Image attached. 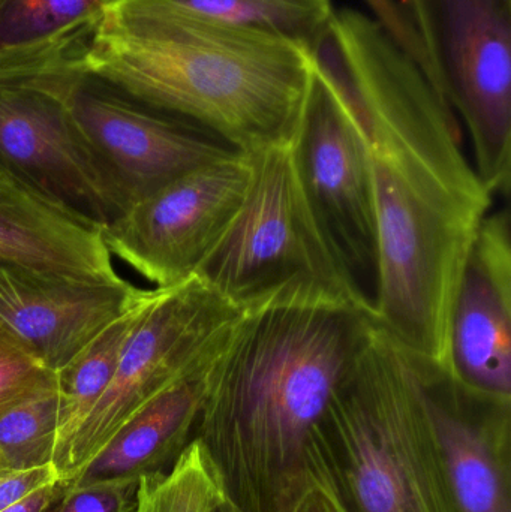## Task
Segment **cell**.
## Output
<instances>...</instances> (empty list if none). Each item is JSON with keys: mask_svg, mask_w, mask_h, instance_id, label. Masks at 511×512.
<instances>
[{"mask_svg": "<svg viewBox=\"0 0 511 512\" xmlns=\"http://www.w3.org/2000/svg\"><path fill=\"white\" fill-rule=\"evenodd\" d=\"M377 324L362 307L269 301L240 310L210 364L195 429L240 512H293L314 486L312 432Z\"/></svg>", "mask_w": 511, "mask_h": 512, "instance_id": "cell-1", "label": "cell"}, {"mask_svg": "<svg viewBox=\"0 0 511 512\" xmlns=\"http://www.w3.org/2000/svg\"><path fill=\"white\" fill-rule=\"evenodd\" d=\"M78 65L243 153L293 143L315 81L311 48L170 0H113Z\"/></svg>", "mask_w": 511, "mask_h": 512, "instance_id": "cell-2", "label": "cell"}, {"mask_svg": "<svg viewBox=\"0 0 511 512\" xmlns=\"http://www.w3.org/2000/svg\"><path fill=\"white\" fill-rule=\"evenodd\" d=\"M365 134L377 222L372 318L408 357L447 369L453 306L492 197L474 171Z\"/></svg>", "mask_w": 511, "mask_h": 512, "instance_id": "cell-3", "label": "cell"}, {"mask_svg": "<svg viewBox=\"0 0 511 512\" xmlns=\"http://www.w3.org/2000/svg\"><path fill=\"white\" fill-rule=\"evenodd\" d=\"M308 469L342 512H455L413 372L380 328L312 432Z\"/></svg>", "mask_w": 511, "mask_h": 512, "instance_id": "cell-4", "label": "cell"}, {"mask_svg": "<svg viewBox=\"0 0 511 512\" xmlns=\"http://www.w3.org/2000/svg\"><path fill=\"white\" fill-rule=\"evenodd\" d=\"M251 156L239 212L198 268L237 310L269 301L371 304L324 236L294 159L293 143Z\"/></svg>", "mask_w": 511, "mask_h": 512, "instance_id": "cell-5", "label": "cell"}, {"mask_svg": "<svg viewBox=\"0 0 511 512\" xmlns=\"http://www.w3.org/2000/svg\"><path fill=\"white\" fill-rule=\"evenodd\" d=\"M429 78L464 122L474 171L495 197L511 186V0H401Z\"/></svg>", "mask_w": 511, "mask_h": 512, "instance_id": "cell-6", "label": "cell"}, {"mask_svg": "<svg viewBox=\"0 0 511 512\" xmlns=\"http://www.w3.org/2000/svg\"><path fill=\"white\" fill-rule=\"evenodd\" d=\"M239 313L197 274L171 288H155L104 396L80 424L57 463L60 481L68 486L143 403L210 360L221 349Z\"/></svg>", "mask_w": 511, "mask_h": 512, "instance_id": "cell-7", "label": "cell"}, {"mask_svg": "<svg viewBox=\"0 0 511 512\" xmlns=\"http://www.w3.org/2000/svg\"><path fill=\"white\" fill-rule=\"evenodd\" d=\"M293 152L312 212L372 310L377 222L368 147L344 84L317 51L314 87Z\"/></svg>", "mask_w": 511, "mask_h": 512, "instance_id": "cell-8", "label": "cell"}, {"mask_svg": "<svg viewBox=\"0 0 511 512\" xmlns=\"http://www.w3.org/2000/svg\"><path fill=\"white\" fill-rule=\"evenodd\" d=\"M78 57L63 65V98L126 209L177 177L237 152L206 129L141 104L86 74Z\"/></svg>", "mask_w": 511, "mask_h": 512, "instance_id": "cell-9", "label": "cell"}, {"mask_svg": "<svg viewBox=\"0 0 511 512\" xmlns=\"http://www.w3.org/2000/svg\"><path fill=\"white\" fill-rule=\"evenodd\" d=\"M249 182V153L195 168L102 225L105 246L153 288L179 285L227 231Z\"/></svg>", "mask_w": 511, "mask_h": 512, "instance_id": "cell-10", "label": "cell"}, {"mask_svg": "<svg viewBox=\"0 0 511 512\" xmlns=\"http://www.w3.org/2000/svg\"><path fill=\"white\" fill-rule=\"evenodd\" d=\"M71 56L0 69V164L104 225L126 204L66 107L62 71Z\"/></svg>", "mask_w": 511, "mask_h": 512, "instance_id": "cell-11", "label": "cell"}, {"mask_svg": "<svg viewBox=\"0 0 511 512\" xmlns=\"http://www.w3.org/2000/svg\"><path fill=\"white\" fill-rule=\"evenodd\" d=\"M455 512H511V397L476 393L408 357Z\"/></svg>", "mask_w": 511, "mask_h": 512, "instance_id": "cell-12", "label": "cell"}, {"mask_svg": "<svg viewBox=\"0 0 511 512\" xmlns=\"http://www.w3.org/2000/svg\"><path fill=\"white\" fill-rule=\"evenodd\" d=\"M447 372L464 387L511 397L510 210L489 212L477 231L453 306Z\"/></svg>", "mask_w": 511, "mask_h": 512, "instance_id": "cell-13", "label": "cell"}, {"mask_svg": "<svg viewBox=\"0 0 511 512\" xmlns=\"http://www.w3.org/2000/svg\"><path fill=\"white\" fill-rule=\"evenodd\" d=\"M147 291L0 264V321L56 372Z\"/></svg>", "mask_w": 511, "mask_h": 512, "instance_id": "cell-14", "label": "cell"}, {"mask_svg": "<svg viewBox=\"0 0 511 512\" xmlns=\"http://www.w3.org/2000/svg\"><path fill=\"white\" fill-rule=\"evenodd\" d=\"M0 264L89 282L125 283L102 225L0 164Z\"/></svg>", "mask_w": 511, "mask_h": 512, "instance_id": "cell-15", "label": "cell"}, {"mask_svg": "<svg viewBox=\"0 0 511 512\" xmlns=\"http://www.w3.org/2000/svg\"><path fill=\"white\" fill-rule=\"evenodd\" d=\"M216 354L143 403L77 472L68 487L140 480L167 472L165 468H171L194 441L210 364Z\"/></svg>", "mask_w": 511, "mask_h": 512, "instance_id": "cell-16", "label": "cell"}, {"mask_svg": "<svg viewBox=\"0 0 511 512\" xmlns=\"http://www.w3.org/2000/svg\"><path fill=\"white\" fill-rule=\"evenodd\" d=\"M113 0H0V69L81 53Z\"/></svg>", "mask_w": 511, "mask_h": 512, "instance_id": "cell-17", "label": "cell"}, {"mask_svg": "<svg viewBox=\"0 0 511 512\" xmlns=\"http://www.w3.org/2000/svg\"><path fill=\"white\" fill-rule=\"evenodd\" d=\"M153 294L155 288H150L140 303L102 328L68 363L54 372L59 394V433L54 454V469L65 454L80 424L104 396L116 373L123 348L143 318L144 310L152 300Z\"/></svg>", "mask_w": 511, "mask_h": 512, "instance_id": "cell-18", "label": "cell"}, {"mask_svg": "<svg viewBox=\"0 0 511 512\" xmlns=\"http://www.w3.org/2000/svg\"><path fill=\"white\" fill-rule=\"evenodd\" d=\"M243 29L269 33L315 51L329 35L333 0H170Z\"/></svg>", "mask_w": 511, "mask_h": 512, "instance_id": "cell-19", "label": "cell"}, {"mask_svg": "<svg viewBox=\"0 0 511 512\" xmlns=\"http://www.w3.org/2000/svg\"><path fill=\"white\" fill-rule=\"evenodd\" d=\"M57 433L59 394L54 384L0 417V474L53 466Z\"/></svg>", "mask_w": 511, "mask_h": 512, "instance_id": "cell-20", "label": "cell"}, {"mask_svg": "<svg viewBox=\"0 0 511 512\" xmlns=\"http://www.w3.org/2000/svg\"><path fill=\"white\" fill-rule=\"evenodd\" d=\"M222 498L218 477L194 439L170 471L140 478L137 512H213Z\"/></svg>", "mask_w": 511, "mask_h": 512, "instance_id": "cell-21", "label": "cell"}, {"mask_svg": "<svg viewBox=\"0 0 511 512\" xmlns=\"http://www.w3.org/2000/svg\"><path fill=\"white\" fill-rule=\"evenodd\" d=\"M54 384V372L0 321V417L27 397Z\"/></svg>", "mask_w": 511, "mask_h": 512, "instance_id": "cell-22", "label": "cell"}, {"mask_svg": "<svg viewBox=\"0 0 511 512\" xmlns=\"http://www.w3.org/2000/svg\"><path fill=\"white\" fill-rule=\"evenodd\" d=\"M140 480L68 487L53 512H137Z\"/></svg>", "mask_w": 511, "mask_h": 512, "instance_id": "cell-23", "label": "cell"}, {"mask_svg": "<svg viewBox=\"0 0 511 512\" xmlns=\"http://www.w3.org/2000/svg\"><path fill=\"white\" fill-rule=\"evenodd\" d=\"M60 481L59 474L53 466L30 469V471L5 472L0 474V511L24 498L29 493Z\"/></svg>", "mask_w": 511, "mask_h": 512, "instance_id": "cell-24", "label": "cell"}, {"mask_svg": "<svg viewBox=\"0 0 511 512\" xmlns=\"http://www.w3.org/2000/svg\"><path fill=\"white\" fill-rule=\"evenodd\" d=\"M66 489L68 486L63 481L47 484L0 512H50L65 495Z\"/></svg>", "mask_w": 511, "mask_h": 512, "instance_id": "cell-25", "label": "cell"}, {"mask_svg": "<svg viewBox=\"0 0 511 512\" xmlns=\"http://www.w3.org/2000/svg\"><path fill=\"white\" fill-rule=\"evenodd\" d=\"M293 512H342L323 487L314 486L300 498Z\"/></svg>", "mask_w": 511, "mask_h": 512, "instance_id": "cell-26", "label": "cell"}, {"mask_svg": "<svg viewBox=\"0 0 511 512\" xmlns=\"http://www.w3.org/2000/svg\"><path fill=\"white\" fill-rule=\"evenodd\" d=\"M362 2L369 11L378 12L383 11L389 5L390 0H362Z\"/></svg>", "mask_w": 511, "mask_h": 512, "instance_id": "cell-27", "label": "cell"}, {"mask_svg": "<svg viewBox=\"0 0 511 512\" xmlns=\"http://www.w3.org/2000/svg\"><path fill=\"white\" fill-rule=\"evenodd\" d=\"M213 512H240L234 505H231L227 499L222 498L219 504L216 505L215 511Z\"/></svg>", "mask_w": 511, "mask_h": 512, "instance_id": "cell-28", "label": "cell"}]
</instances>
